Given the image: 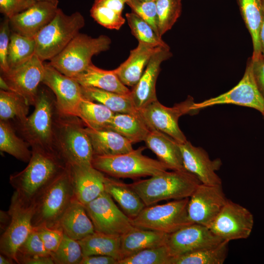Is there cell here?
<instances>
[{
    "instance_id": "6da1fadb",
    "label": "cell",
    "mask_w": 264,
    "mask_h": 264,
    "mask_svg": "<svg viewBox=\"0 0 264 264\" xmlns=\"http://www.w3.org/2000/svg\"><path fill=\"white\" fill-rule=\"evenodd\" d=\"M31 151L27 166L11 175L9 183L20 198L32 203L69 164L57 153L36 149Z\"/></svg>"
},
{
    "instance_id": "7a4b0ae2",
    "label": "cell",
    "mask_w": 264,
    "mask_h": 264,
    "mask_svg": "<svg viewBox=\"0 0 264 264\" xmlns=\"http://www.w3.org/2000/svg\"><path fill=\"white\" fill-rule=\"evenodd\" d=\"M34 106L32 113L17 124V128L31 150L58 154L55 145V128L59 111L54 95L46 89L39 88Z\"/></svg>"
},
{
    "instance_id": "3957f363",
    "label": "cell",
    "mask_w": 264,
    "mask_h": 264,
    "mask_svg": "<svg viewBox=\"0 0 264 264\" xmlns=\"http://www.w3.org/2000/svg\"><path fill=\"white\" fill-rule=\"evenodd\" d=\"M200 183L196 176L186 170H166L129 185L149 206L162 200L189 198Z\"/></svg>"
},
{
    "instance_id": "277c9868",
    "label": "cell",
    "mask_w": 264,
    "mask_h": 264,
    "mask_svg": "<svg viewBox=\"0 0 264 264\" xmlns=\"http://www.w3.org/2000/svg\"><path fill=\"white\" fill-rule=\"evenodd\" d=\"M75 198L69 165L33 202V226L59 227L61 218Z\"/></svg>"
},
{
    "instance_id": "5b68a950",
    "label": "cell",
    "mask_w": 264,
    "mask_h": 264,
    "mask_svg": "<svg viewBox=\"0 0 264 264\" xmlns=\"http://www.w3.org/2000/svg\"><path fill=\"white\" fill-rule=\"evenodd\" d=\"M85 127L78 117L59 113L55 128V147L69 165L92 166L93 152Z\"/></svg>"
},
{
    "instance_id": "8992f818",
    "label": "cell",
    "mask_w": 264,
    "mask_h": 264,
    "mask_svg": "<svg viewBox=\"0 0 264 264\" xmlns=\"http://www.w3.org/2000/svg\"><path fill=\"white\" fill-rule=\"evenodd\" d=\"M145 147L113 155H93L92 166L104 174L114 178L136 179L153 176L168 169L159 160L142 154Z\"/></svg>"
},
{
    "instance_id": "52a82bcc",
    "label": "cell",
    "mask_w": 264,
    "mask_h": 264,
    "mask_svg": "<svg viewBox=\"0 0 264 264\" xmlns=\"http://www.w3.org/2000/svg\"><path fill=\"white\" fill-rule=\"evenodd\" d=\"M85 24L80 12L67 15L58 8L54 19L34 37L35 54L43 62L50 60L66 46Z\"/></svg>"
},
{
    "instance_id": "ba28073f",
    "label": "cell",
    "mask_w": 264,
    "mask_h": 264,
    "mask_svg": "<svg viewBox=\"0 0 264 264\" xmlns=\"http://www.w3.org/2000/svg\"><path fill=\"white\" fill-rule=\"evenodd\" d=\"M111 43L106 35L93 38L79 33L48 64L62 74L73 77L87 68L94 55L108 50Z\"/></svg>"
},
{
    "instance_id": "9c48e42d",
    "label": "cell",
    "mask_w": 264,
    "mask_h": 264,
    "mask_svg": "<svg viewBox=\"0 0 264 264\" xmlns=\"http://www.w3.org/2000/svg\"><path fill=\"white\" fill-rule=\"evenodd\" d=\"M189 198L176 199L163 204L146 206L132 219L136 227L170 234L192 224L188 217Z\"/></svg>"
},
{
    "instance_id": "30bf717a",
    "label": "cell",
    "mask_w": 264,
    "mask_h": 264,
    "mask_svg": "<svg viewBox=\"0 0 264 264\" xmlns=\"http://www.w3.org/2000/svg\"><path fill=\"white\" fill-rule=\"evenodd\" d=\"M8 212L10 222L2 233L0 238V254L14 260L17 263L18 249L32 231V220L34 212L33 203H28L20 198L14 191Z\"/></svg>"
},
{
    "instance_id": "8fae6325",
    "label": "cell",
    "mask_w": 264,
    "mask_h": 264,
    "mask_svg": "<svg viewBox=\"0 0 264 264\" xmlns=\"http://www.w3.org/2000/svg\"><path fill=\"white\" fill-rule=\"evenodd\" d=\"M84 206L95 231L122 236L136 227L132 219L120 210L105 191Z\"/></svg>"
},
{
    "instance_id": "7c38bea8",
    "label": "cell",
    "mask_w": 264,
    "mask_h": 264,
    "mask_svg": "<svg viewBox=\"0 0 264 264\" xmlns=\"http://www.w3.org/2000/svg\"><path fill=\"white\" fill-rule=\"evenodd\" d=\"M195 102L191 96L173 107H165L158 100L150 104L140 112L151 130H156L166 133L179 143L187 141L178 126L180 116L195 113L192 109Z\"/></svg>"
},
{
    "instance_id": "4fadbf2b",
    "label": "cell",
    "mask_w": 264,
    "mask_h": 264,
    "mask_svg": "<svg viewBox=\"0 0 264 264\" xmlns=\"http://www.w3.org/2000/svg\"><path fill=\"white\" fill-rule=\"evenodd\" d=\"M254 225L251 213L245 207L228 199L213 221L207 227L223 241L245 239Z\"/></svg>"
},
{
    "instance_id": "5bb4252c",
    "label": "cell",
    "mask_w": 264,
    "mask_h": 264,
    "mask_svg": "<svg viewBox=\"0 0 264 264\" xmlns=\"http://www.w3.org/2000/svg\"><path fill=\"white\" fill-rule=\"evenodd\" d=\"M230 104L251 108L262 114L264 112V98L256 84L251 58L247 62L242 79L236 86L218 96L200 103H194L192 109L197 111L214 105Z\"/></svg>"
},
{
    "instance_id": "9a60e30c",
    "label": "cell",
    "mask_w": 264,
    "mask_h": 264,
    "mask_svg": "<svg viewBox=\"0 0 264 264\" xmlns=\"http://www.w3.org/2000/svg\"><path fill=\"white\" fill-rule=\"evenodd\" d=\"M227 199L222 185L199 184L189 197L187 208L189 220L192 223L208 226Z\"/></svg>"
},
{
    "instance_id": "2e32d148",
    "label": "cell",
    "mask_w": 264,
    "mask_h": 264,
    "mask_svg": "<svg viewBox=\"0 0 264 264\" xmlns=\"http://www.w3.org/2000/svg\"><path fill=\"white\" fill-rule=\"evenodd\" d=\"M44 72V64L35 53L27 62L2 73L0 76L10 90L20 94L30 105L34 106Z\"/></svg>"
},
{
    "instance_id": "e0dca14e",
    "label": "cell",
    "mask_w": 264,
    "mask_h": 264,
    "mask_svg": "<svg viewBox=\"0 0 264 264\" xmlns=\"http://www.w3.org/2000/svg\"><path fill=\"white\" fill-rule=\"evenodd\" d=\"M42 83L53 92L60 113L77 116L79 104L83 98L81 85L48 63L44 64Z\"/></svg>"
},
{
    "instance_id": "ac0fdd59",
    "label": "cell",
    "mask_w": 264,
    "mask_h": 264,
    "mask_svg": "<svg viewBox=\"0 0 264 264\" xmlns=\"http://www.w3.org/2000/svg\"><path fill=\"white\" fill-rule=\"evenodd\" d=\"M222 241L223 240L215 235L206 226L192 223L169 234L166 245L173 258L216 246Z\"/></svg>"
},
{
    "instance_id": "d6986e66",
    "label": "cell",
    "mask_w": 264,
    "mask_h": 264,
    "mask_svg": "<svg viewBox=\"0 0 264 264\" xmlns=\"http://www.w3.org/2000/svg\"><path fill=\"white\" fill-rule=\"evenodd\" d=\"M184 168L196 176L201 183L209 185H222L216 172L222 162L220 158L211 160L202 148L193 146L189 141L179 143Z\"/></svg>"
},
{
    "instance_id": "ffe728a7",
    "label": "cell",
    "mask_w": 264,
    "mask_h": 264,
    "mask_svg": "<svg viewBox=\"0 0 264 264\" xmlns=\"http://www.w3.org/2000/svg\"><path fill=\"white\" fill-rule=\"evenodd\" d=\"M172 56L169 48H161L149 61L138 83L131 90L130 95L135 109L140 111L157 100L156 82L161 63Z\"/></svg>"
},
{
    "instance_id": "44dd1931",
    "label": "cell",
    "mask_w": 264,
    "mask_h": 264,
    "mask_svg": "<svg viewBox=\"0 0 264 264\" xmlns=\"http://www.w3.org/2000/svg\"><path fill=\"white\" fill-rule=\"evenodd\" d=\"M58 8L52 3L37 1L26 10L9 19L12 31L34 38L55 17Z\"/></svg>"
},
{
    "instance_id": "7402d4cb",
    "label": "cell",
    "mask_w": 264,
    "mask_h": 264,
    "mask_svg": "<svg viewBox=\"0 0 264 264\" xmlns=\"http://www.w3.org/2000/svg\"><path fill=\"white\" fill-rule=\"evenodd\" d=\"M75 198L84 206L105 191L106 176L91 166L70 165Z\"/></svg>"
},
{
    "instance_id": "603a6c76",
    "label": "cell",
    "mask_w": 264,
    "mask_h": 264,
    "mask_svg": "<svg viewBox=\"0 0 264 264\" xmlns=\"http://www.w3.org/2000/svg\"><path fill=\"white\" fill-rule=\"evenodd\" d=\"M161 48H163L138 42L137 47L131 50L128 59L113 70L123 84L133 87L142 76L152 57Z\"/></svg>"
},
{
    "instance_id": "cb8c5ba5",
    "label": "cell",
    "mask_w": 264,
    "mask_h": 264,
    "mask_svg": "<svg viewBox=\"0 0 264 264\" xmlns=\"http://www.w3.org/2000/svg\"><path fill=\"white\" fill-rule=\"evenodd\" d=\"M144 141L147 147L156 154L159 160L168 169L186 170L179 143L174 138L164 132L151 130Z\"/></svg>"
},
{
    "instance_id": "d4e9b609",
    "label": "cell",
    "mask_w": 264,
    "mask_h": 264,
    "mask_svg": "<svg viewBox=\"0 0 264 264\" xmlns=\"http://www.w3.org/2000/svg\"><path fill=\"white\" fill-rule=\"evenodd\" d=\"M93 155H113L132 151V143L118 132L109 129L85 127Z\"/></svg>"
},
{
    "instance_id": "484cf974",
    "label": "cell",
    "mask_w": 264,
    "mask_h": 264,
    "mask_svg": "<svg viewBox=\"0 0 264 264\" xmlns=\"http://www.w3.org/2000/svg\"><path fill=\"white\" fill-rule=\"evenodd\" d=\"M168 236L162 232L135 227L121 236V260L146 249L165 245Z\"/></svg>"
},
{
    "instance_id": "4316f807",
    "label": "cell",
    "mask_w": 264,
    "mask_h": 264,
    "mask_svg": "<svg viewBox=\"0 0 264 264\" xmlns=\"http://www.w3.org/2000/svg\"><path fill=\"white\" fill-rule=\"evenodd\" d=\"M65 234L79 241L95 232L93 224L83 204L75 198L59 222Z\"/></svg>"
},
{
    "instance_id": "83f0119b",
    "label": "cell",
    "mask_w": 264,
    "mask_h": 264,
    "mask_svg": "<svg viewBox=\"0 0 264 264\" xmlns=\"http://www.w3.org/2000/svg\"><path fill=\"white\" fill-rule=\"evenodd\" d=\"M72 78L82 86L121 94L131 92V90L123 84L113 69H103L96 66L92 63L85 70Z\"/></svg>"
},
{
    "instance_id": "f1b7e54d",
    "label": "cell",
    "mask_w": 264,
    "mask_h": 264,
    "mask_svg": "<svg viewBox=\"0 0 264 264\" xmlns=\"http://www.w3.org/2000/svg\"><path fill=\"white\" fill-rule=\"evenodd\" d=\"M105 191L120 205L123 211L133 219L146 207L138 195L127 184L114 177L105 176Z\"/></svg>"
},
{
    "instance_id": "f546056e",
    "label": "cell",
    "mask_w": 264,
    "mask_h": 264,
    "mask_svg": "<svg viewBox=\"0 0 264 264\" xmlns=\"http://www.w3.org/2000/svg\"><path fill=\"white\" fill-rule=\"evenodd\" d=\"M105 129L118 132L132 144L144 141L151 131L140 111L136 113H115Z\"/></svg>"
},
{
    "instance_id": "4dcf8cb0",
    "label": "cell",
    "mask_w": 264,
    "mask_h": 264,
    "mask_svg": "<svg viewBox=\"0 0 264 264\" xmlns=\"http://www.w3.org/2000/svg\"><path fill=\"white\" fill-rule=\"evenodd\" d=\"M242 18L252 38V57L262 54L260 32L264 17V0H236Z\"/></svg>"
},
{
    "instance_id": "1f68e13d",
    "label": "cell",
    "mask_w": 264,
    "mask_h": 264,
    "mask_svg": "<svg viewBox=\"0 0 264 264\" xmlns=\"http://www.w3.org/2000/svg\"><path fill=\"white\" fill-rule=\"evenodd\" d=\"M81 86L83 96L100 103L114 113H136L137 110L129 94H121L93 87Z\"/></svg>"
},
{
    "instance_id": "d6a6232c",
    "label": "cell",
    "mask_w": 264,
    "mask_h": 264,
    "mask_svg": "<svg viewBox=\"0 0 264 264\" xmlns=\"http://www.w3.org/2000/svg\"><path fill=\"white\" fill-rule=\"evenodd\" d=\"M84 256L106 255L121 260V236L95 231L78 241Z\"/></svg>"
},
{
    "instance_id": "836d02e7",
    "label": "cell",
    "mask_w": 264,
    "mask_h": 264,
    "mask_svg": "<svg viewBox=\"0 0 264 264\" xmlns=\"http://www.w3.org/2000/svg\"><path fill=\"white\" fill-rule=\"evenodd\" d=\"M114 114L104 105L83 97L79 104L76 116L86 127L101 129L107 127Z\"/></svg>"
},
{
    "instance_id": "e575fe53",
    "label": "cell",
    "mask_w": 264,
    "mask_h": 264,
    "mask_svg": "<svg viewBox=\"0 0 264 264\" xmlns=\"http://www.w3.org/2000/svg\"><path fill=\"white\" fill-rule=\"evenodd\" d=\"M29 145L23 138L18 136L9 121L0 120V150L16 159L28 162L32 155Z\"/></svg>"
},
{
    "instance_id": "d590c367",
    "label": "cell",
    "mask_w": 264,
    "mask_h": 264,
    "mask_svg": "<svg viewBox=\"0 0 264 264\" xmlns=\"http://www.w3.org/2000/svg\"><path fill=\"white\" fill-rule=\"evenodd\" d=\"M229 242L223 241L216 246L173 257L170 264H223L227 256Z\"/></svg>"
},
{
    "instance_id": "8d00e7d4",
    "label": "cell",
    "mask_w": 264,
    "mask_h": 264,
    "mask_svg": "<svg viewBox=\"0 0 264 264\" xmlns=\"http://www.w3.org/2000/svg\"><path fill=\"white\" fill-rule=\"evenodd\" d=\"M30 106L20 94L12 90H0V120L22 123L27 117Z\"/></svg>"
},
{
    "instance_id": "74e56055",
    "label": "cell",
    "mask_w": 264,
    "mask_h": 264,
    "mask_svg": "<svg viewBox=\"0 0 264 264\" xmlns=\"http://www.w3.org/2000/svg\"><path fill=\"white\" fill-rule=\"evenodd\" d=\"M36 42L34 38L22 36L14 32L10 34L7 62L10 69L27 62L35 53Z\"/></svg>"
},
{
    "instance_id": "f35d334b",
    "label": "cell",
    "mask_w": 264,
    "mask_h": 264,
    "mask_svg": "<svg viewBox=\"0 0 264 264\" xmlns=\"http://www.w3.org/2000/svg\"><path fill=\"white\" fill-rule=\"evenodd\" d=\"M125 16L132 34L138 42L154 47L170 48L162 38L156 34L150 25L135 13L132 12L127 13Z\"/></svg>"
},
{
    "instance_id": "ab89813d",
    "label": "cell",
    "mask_w": 264,
    "mask_h": 264,
    "mask_svg": "<svg viewBox=\"0 0 264 264\" xmlns=\"http://www.w3.org/2000/svg\"><path fill=\"white\" fill-rule=\"evenodd\" d=\"M157 15L158 34L162 37L170 30L179 17L181 10V0H155Z\"/></svg>"
},
{
    "instance_id": "60d3db41",
    "label": "cell",
    "mask_w": 264,
    "mask_h": 264,
    "mask_svg": "<svg viewBox=\"0 0 264 264\" xmlns=\"http://www.w3.org/2000/svg\"><path fill=\"white\" fill-rule=\"evenodd\" d=\"M172 258L165 244L139 251L119 260L118 264H170Z\"/></svg>"
},
{
    "instance_id": "b9f144b4",
    "label": "cell",
    "mask_w": 264,
    "mask_h": 264,
    "mask_svg": "<svg viewBox=\"0 0 264 264\" xmlns=\"http://www.w3.org/2000/svg\"><path fill=\"white\" fill-rule=\"evenodd\" d=\"M51 256L55 264H80L83 253L78 241L64 233L59 247Z\"/></svg>"
},
{
    "instance_id": "7bdbcfd3",
    "label": "cell",
    "mask_w": 264,
    "mask_h": 264,
    "mask_svg": "<svg viewBox=\"0 0 264 264\" xmlns=\"http://www.w3.org/2000/svg\"><path fill=\"white\" fill-rule=\"evenodd\" d=\"M90 13L97 23L110 29L119 30L126 22L122 14L102 5L93 4Z\"/></svg>"
},
{
    "instance_id": "ee69618b",
    "label": "cell",
    "mask_w": 264,
    "mask_h": 264,
    "mask_svg": "<svg viewBox=\"0 0 264 264\" xmlns=\"http://www.w3.org/2000/svg\"><path fill=\"white\" fill-rule=\"evenodd\" d=\"M126 4L131 8L132 12L135 13L149 24L159 37L157 28V15L155 0L149 1L129 0Z\"/></svg>"
},
{
    "instance_id": "f6af8a7d",
    "label": "cell",
    "mask_w": 264,
    "mask_h": 264,
    "mask_svg": "<svg viewBox=\"0 0 264 264\" xmlns=\"http://www.w3.org/2000/svg\"><path fill=\"white\" fill-rule=\"evenodd\" d=\"M51 254L46 249L35 227L18 249L19 256H49Z\"/></svg>"
},
{
    "instance_id": "bcb514c9",
    "label": "cell",
    "mask_w": 264,
    "mask_h": 264,
    "mask_svg": "<svg viewBox=\"0 0 264 264\" xmlns=\"http://www.w3.org/2000/svg\"><path fill=\"white\" fill-rule=\"evenodd\" d=\"M46 249L52 255L59 247L64 235L61 227L49 228L46 226L35 227Z\"/></svg>"
},
{
    "instance_id": "7dc6e473",
    "label": "cell",
    "mask_w": 264,
    "mask_h": 264,
    "mask_svg": "<svg viewBox=\"0 0 264 264\" xmlns=\"http://www.w3.org/2000/svg\"><path fill=\"white\" fill-rule=\"evenodd\" d=\"M10 34L9 19L5 17L0 26V68L1 73L10 70L7 57Z\"/></svg>"
},
{
    "instance_id": "c3c4849f",
    "label": "cell",
    "mask_w": 264,
    "mask_h": 264,
    "mask_svg": "<svg viewBox=\"0 0 264 264\" xmlns=\"http://www.w3.org/2000/svg\"><path fill=\"white\" fill-rule=\"evenodd\" d=\"M36 2L34 0H0V12L5 17L11 19Z\"/></svg>"
},
{
    "instance_id": "681fc988",
    "label": "cell",
    "mask_w": 264,
    "mask_h": 264,
    "mask_svg": "<svg viewBox=\"0 0 264 264\" xmlns=\"http://www.w3.org/2000/svg\"><path fill=\"white\" fill-rule=\"evenodd\" d=\"M253 76L257 86L264 98V56L251 57Z\"/></svg>"
},
{
    "instance_id": "f907efd6",
    "label": "cell",
    "mask_w": 264,
    "mask_h": 264,
    "mask_svg": "<svg viewBox=\"0 0 264 264\" xmlns=\"http://www.w3.org/2000/svg\"><path fill=\"white\" fill-rule=\"evenodd\" d=\"M116 259L106 255H90L84 256L80 264H118Z\"/></svg>"
},
{
    "instance_id": "816d5d0a",
    "label": "cell",
    "mask_w": 264,
    "mask_h": 264,
    "mask_svg": "<svg viewBox=\"0 0 264 264\" xmlns=\"http://www.w3.org/2000/svg\"><path fill=\"white\" fill-rule=\"evenodd\" d=\"M17 263L22 264H54L51 256H19Z\"/></svg>"
},
{
    "instance_id": "f5cc1de1",
    "label": "cell",
    "mask_w": 264,
    "mask_h": 264,
    "mask_svg": "<svg viewBox=\"0 0 264 264\" xmlns=\"http://www.w3.org/2000/svg\"><path fill=\"white\" fill-rule=\"evenodd\" d=\"M129 0H94L93 4L104 6L122 14L124 5Z\"/></svg>"
},
{
    "instance_id": "db71d44e",
    "label": "cell",
    "mask_w": 264,
    "mask_h": 264,
    "mask_svg": "<svg viewBox=\"0 0 264 264\" xmlns=\"http://www.w3.org/2000/svg\"><path fill=\"white\" fill-rule=\"evenodd\" d=\"M10 220V215L8 211H0V228L2 232L8 226Z\"/></svg>"
},
{
    "instance_id": "11a10c76",
    "label": "cell",
    "mask_w": 264,
    "mask_h": 264,
    "mask_svg": "<svg viewBox=\"0 0 264 264\" xmlns=\"http://www.w3.org/2000/svg\"><path fill=\"white\" fill-rule=\"evenodd\" d=\"M260 43L261 48V52L262 54L264 56V17L260 32Z\"/></svg>"
},
{
    "instance_id": "9f6ffc18",
    "label": "cell",
    "mask_w": 264,
    "mask_h": 264,
    "mask_svg": "<svg viewBox=\"0 0 264 264\" xmlns=\"http://www.w3.org/2000/svg\"><path fill=\"white\" fill-rule=\"evenodd\" d=\"M15 263H16L12 259L0 254V264H13Z\"/></svg>"
},
{
    "instance_id": "6f0895ef",
    "label": "cell",
    "mask_w": 264,
    "mask_h": 264,
    "mask_svg": "<svg viewBox=\"0 0 264 264\" xmlns=\"http://www.w3.org/2000/svg\"><path fill=\"white\" fill-rule=\"evenodd\" d=\"M0 89L4 90H10L7 84L1 76L0 77Z\"/></svg>"
},
{
    "instance_id": "680465c9",
    "label": "cell",
    "mask_w": 264,
    "mask_h": 264,
    "mask_svg": "<svg viewBox=\"0 0 264 264\" xmlns=\"http://www.w3.org/2000/svg\"><path fill=\"white\" fill-rule=\"evenodd\" d=\"M36 1H43L47 2L53 4L56 6H58L59 0H34Z\"/></svg>"
},
{
    "instance_id": "91938a15",
    "label": "cell",
    "mask_w": 264,
    "mask_h": 264,
    "mask_svg": "<svg viewBox=\"0 0 264 264\" xmlns=\"http://www.w3.org/2000/svg\"><path fill=\"white\" fill-rule=\"evenodd\" d=\"M142 0L149 1V0Z\"/></svg>"
},
{
    "instance_id": "94428289",
    "label": "cell",
    "mask_w": 264,
    "mask_h": 264,
    "mask_svg": "<svg viewBox=\"0 0 264 264\" xmlns=\"http://www.w3.org/2000/svg\"><path fill=\"white\" fill-rule=\"evenodd\" d=\"M262 114L264 116V112L262 113Z\"/></svg>"
}]
</instances>
